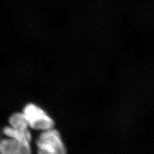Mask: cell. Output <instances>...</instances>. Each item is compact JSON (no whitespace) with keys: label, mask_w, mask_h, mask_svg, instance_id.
<instances>
[{"label":"cell","mask_w":154,"mask_h":154,"mask_svg":"<svg viewBox=\"0 0 154 154\" xmlns=\"http://www.w3.org/2000/svg\"><path fill=\"white\" fill-rule=\"evenodd\" d=\"M7 137L0 139V154H32L30 143L22 142L13 137Z\"/></svg>","instance_id":"3"},{"label":"cell","mask_w":154,"mask_h":154,"mask_svg":"<svg viewBox=\"0 0 154 154\" xmlns=\"http://www.w3.org/2000/svg\"><path fill=\"white\" fill-rule=\"evenodd\" d=\"M35 143L37 154H67L60 134L54 128L42 131Z\"/></svg>","instance_id":"1"},{"label":"cell","mask_w":154,"mask_h":154,"mask_svg":"<svg viewBox=\"0 0 154 154\" xmlns=\"http://www.w3.org/2000/svg\"><path fill=\"white\" fill-rule=\"evenodd\" d=\"M23 114L28 122L29 127L34 130L44 131L54 128V122L46 112L33 103L26 105Z\"/></svg>","instance_id":"2"},{"label":"cell","mask_w":154,"mask_h":154,"mask_svg":"<svg viewBox=\"0 0 154 154\" xmlns=\"http://www.w3.org/2000/svg\"><path fill=\"white\" fill-rule=\"evenodd\" d=\"M11 127L20 131H26L29 130L28 122L23 112H16L12 114L9 119Z\"/></svg>","instance_id":"4"}]
</instances>
